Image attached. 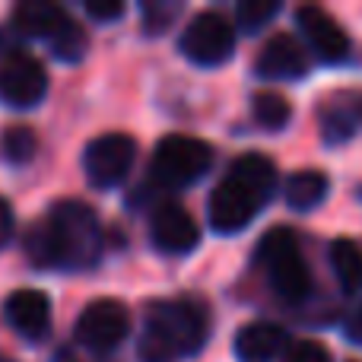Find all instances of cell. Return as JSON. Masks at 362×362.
Here are the masks:
<instances>
[{"mask_svg": "<svg viewBox=\"0 0 362 362\" xmlns=\"http://www.w3.org/2000/svg\"><path fill=\"white\" fill-rule=\"evenodd\" d=\"M25 251L35 267L89 270L102 257V226L83 200H57L51 213L25 235Z\"/></svg>", "mask_w": 362, "mask_h": 362, "instance_id": "obj_1", "label": "cell"}, {"mask_svg": "<svg viewBox=\"0 0 362 362\" xmlns=\"http://www.w3.org/2000/svg\"><path fill=\"white\" fill-rule=\"evenodd\" d=\"M276 191V165L264 153H245L229 165V175L210 194L206 216L223 235L245 229Z\"/></svg>", "mask_w": 362, "mask_h": 362, "instance_id": "obj_2", "label": "cell"}, {"mask_svg": "<svg viewBox=\"0 0 362 362\" xmlns=\"http://www.w3.org/2000/svg\"><path fill=\"white\" fill-rule=\"evenodd\" d=\"M210 312L197 299H163L146 308L140 334V362H178L204 350Z\"/></svg>", "mask_w": 362, "mask_h": 362, "instance_id": "obj_3", "label": "cell"}, {"mask_svg": "<svg viewBox=\"0 0 362 362\" xmlns=\"http://www.w3.org/2000/svg\"><path fill=\"white\" fill-rule=\"evenodd\" d=\"M257 264L264 267L270 286L286 302H305L312 296V270L302 257L299 238L286 226H274L257 242Z\"/></svg>", "mask_w": 362, "mask_h": 362, "instance_id": "obj_4", "label": "cell"}, {"mask_svg": "<svg viewBox=\"0 0 362 362\" xmlns=\"http://www.w3.org/2000/svg\"><path fill=\"white\" fill-rule=\"evenodd\" d=\"M213 165V150L210 144L197 137H185V134H172L163 137L153 150L150 163V178L159 187H187L197 178L206 175V169Z\"/></svg>", "mask_w": 362, "mask_h": 362, "instance_id": "obj_5", "label": "cell"}, {"mask_svg": "<svg viewBox=\"0 0 362 362\" xmlns=\"http://www.w3.org/2000/svg\"><path fill=\"white\" fill-rule=\"evenodd\" d=\"M181 54L200 67H219L235 51V25L223 13H200L185 25L178 38Z\"/></svg>", "mask_w": 362, "mask_h": 362, "instance_id": "obj_6", "label": "cell"}, {"mask_svg": "<svg viewBox=\"0 0 362 362\" xmlns=\"http://www.w3.org/2000/svg\"><path fill=\"white\" fill-rule=\"evenodd\" d=\"M134 159H137V144L127 134H102L83 153V172L95 187H118L131 175Z\"/></svg>", "mask_w": 362, "mask_h": 362, "instance_id": "obj_7", "label": "cell"}, {"mask_svg": "<svg viewBox=\"0 0 362 362\" xmlns=\"http://www.w3.org/2000/svg\"><path fill=\"white\" fill-rule=\"evenodd\" d=\"M131 331V312L118 299H95L76 318V340L93 353H108L124 344Z\"/></svg>", "mask_w": 362, "mask_h": 362, "instance_id": "obj_8", "label": "cell"}, {"mask_svg": "<svg viewBox=\"0 0 362 362\" xmlns=\"http://www.w3.org/2000/svg\"><path fill=\"white\" fill-rule=\"evenodd\" d=\"M48 93V74L42 61L25 51H10L0 61V99L13 108H32Z\"/></svg>", "mask_w": 362, "mask_h": 362, "instance_id": "obj_9", "label": "cell"}, {"mask_svg": "<svg viewBox=\"0 0 362 362\" xmlns=\"http://www.w3.org/2000/svg\"><path fill=\"white\" fill-rule=\"evenodd\" d=\"M296 23H299L302 38L308 42V48L315 51L318 61L340 64L350 57V35L327 10H321V6H299L296 10Z\"/></svg>", "mask_w": 362, "mask_h": 362, "instance_id": "obj_10", "label": "cell"}, {"mask_svg": "<svg viewBox=\"0 0 362 362\" xmlns=\"http://www.w3.org/2000/svg\"><path fill=\"white\" fill-rule=\"evenodd\" d=\"M150 238L165 255H187V251L197 248L200 229L185 206L175 204V200H165L150 216Z\"/></svg>", "mask_w": 362, "mask_h": 362, "instance_id": "obj_11", "label": "cell"}, {"mask_svg": "<svg viewBox=\"0 0 362 362\" xmlns=\"http://www.w3.org/2000/svg\"><path fill=\"white\" fill-rule=\"evenodd\" d=\"M4 321L25 340H42L51 327V299L42 289H16L4 302Z\"/></svg>", "mask_w": 362, "mask_h": 362, "instance_id": "obj_12", "label": "cell"}, {"mask_svg": "<svg viewBox=\"0 0 362 362\" xmlns=\"http://www.w3.org/2000/svg\"><path fill=\"white\" fill-rule=\"evenodd\" d=\"M257 76L264 80H302L308 74V54L293 35L280 32V35L267 38L255 61Z\"/></svg>", "mask_w": 362, "mask_h": 362, "instance_id": "obj_13", "label": "cell"}, {"mask_svg": "<svg viewBox=\"0 0 362 362\" xmlns=\"http://www.w3.org/2000/svg\"><path fill=\"white\" fill-rule=\"evenodd\" d=\"M289 334L280 325L270 321H255L245 325L235 337V353L242 362H274L276 356H286Z\"/></svg>", "mask_w": 362, "mask_h": 362, "instance_id": "obj_14", "label": "cell"}, {"mask_svg": "<svg viewBox=\"0 0 362 362\" xmlns=\"http://www.w3.org/2000/svg\"><path fill=\"white\" fill-rule=\"evenodd\" d=\"M67 10L51 0H23V4L13 10L10 25L25 38H54L57 29L67 23Z\"/></svg>", "mask_w": 362, "mask_h": 362, "instance_id": "obj_15", "label": "cell"}, {"mask_svg": "<svg viewBox=\"0 0 362 362\" xmlns=\"http://www.w3.org/2000/svg\"><path fill=\"white\" fill-rule=\"evenodd\" d=\"M331 267L346 293H362V245L353 238H337L331 245Z\"/></svg>", "mask_w": 362, "mask_h": 362, "instance_id": "obj_16", "label": "cell"}, {"mask_svg": "<svg viewBox=\"0 0 362 362\" xmlns=\"http://www.w3.org/2000/svg\"><path fill=\"white\" fill-rule=\"evenodd\" d=\"M327 197V178L325 172H296V175H289L286 181V204L293 206V210H315V206L321 204V200Z\"/></svg>", "mask_w": 362, "mask_h": 362, "instance_id": "obj_17", "label": "cell"}, {"mask_svg": "<svg viewBox=\"0 0 362 362\" xmlns=\"http://www.w3.org/2000/svg\"><path fill=\"white\" fill-rule=\"evenodd\" d=\"M86 48H89V35L76 19H67V23L57 29V35L51 38V51H54V57L64 64L83 61V57H86Z\"/></svg>", "mask_w": 362, "mask_h": 362, "instance_id": "obj_18", "label": "cell"}, {"mask_svg": "<svg viewBox=\"0 0 362 362\" xmlns=\"http://www.w3.org/2000/svg\"><path fill=\"white\" fill-rule=\"evenodd\" d=\"M251 115H255V121L261 127L280 131V127H286L289 118H293V105L276 93H257L255 102H251Z\"/></svg>", "mask_w": 362, "mask_h": 362, "instance_id": "obj_19", "label": "cell"}, {"mask_svg": "<svg viewBox=\"0 0 362 362\" xmlns=\"http://www.w3.org/2000/svg\"><path fill=\"white\" fill-rule=\"evenodd\" d=\"M35 150H38L35 134H32L29 127H23V124L6 127L4 137H0V153H4V159L6 163H13V165L29 163V159L35 156Z\"/></svg>", "mask_w": 362, "mask_h": 362, "instance_id": "obj_20", "label": "cell"}, {"mask_svg": "<svg viewBox=\"0 0 362 362\" xmlns=\"http://www.w3.org/2000/svg\"><path fill=\"white\" fill-rule=\"evenodd\" d=\"M276 13H280V4H276V0H242V4L235 6V23L242 32L255 35V32H261L264 25L276 16Z\"/></svg>", "mask_w": 362, "mask_h": 362, "instance_id": "obj_21", "label": "cell"}, {"mask_svg": "<svg viewBox=\"0 0 362 362\" xmlns=\"http://www.w3.org/2000/svg\"><path fill=\"white\" fill-rule=\"evenodd\" d=\"M321 124H325V137L331 140V144H337V140H346L353 131H356V118H353L346 108L334 105L325 112V118H321Z\"/></svg>", "mask_w": 362, "mask_h": 362, "instance_id": "obj_22", "label": "cell"}, {"mask_svg": "<svg viewBox=\"0 0 362 362\" xmlns=\"http://www.w3.org/2000/svg\"><path fill=\"white\" fill-rule=\"evenodd\" d=\"M181 6L169 4V0H150L144 4V19H146V32H163L165 25H172V19L178 16Z\"/></svg>", "mask_w": 362, "mask_h": 362, "instance_id": "obj_23", "label": "cell"}, {"mask_svg": "<svg viewBox=\"0 0 362 362\" xmlns=\"http://www.w3.org/2000/svg\"><path fill=\"white\" fill-rule=\"evenodd\" d=\"M283 362H331V353L318 340H296V344H289Z\"/></svg>", "mask_w": 362, "mask_h": 362, "instance_id": "obj_24", "label": "cell"}, {"mask_svg": "<svg viewBox=\"0 0 362 362\" xmlns=\"http://www.w3.org/2000/svg\"><path fill=\"white\" fill-rule=\"evenodd\" d=\"M86 13L93 19L108 23V19H118L121 13H124V4H121V0H86Z\"/></svg>", "mask_w": 362, "mask_h": 362, "instance_id": "obj_25", "label": "cell"}, {"mask_svg": "<svg viewBox=\"0 0 362 362\" xmlns=\"http://www.w3.org/2000/svg\"><path fill=\"white\" fill-rule=\"evenodd\" d=\"M13 232H16V216H13V206L0 197V248H6V245H10Z\"/></svg>", "mask_w": 362, "mask_h": 362, "instance_id": "obj_26", "label": "cell"}, {"mask_svg": "<svg viewBox=\"0 0 362 362\" xmlns=\"http://www.w3.org/2000/svg\"><path fill=\"white\" fill-rule=\"evenodd\" d=\"M346 337H350L353 344H362V305L350 315V321H346Z\"/></svg>", "mask_w": 362, "mask_h": 362, "instance_id": "obj_27", "label": "cell"}, {"mask_svg": "<svg viewBox=\"0 0 362 362\" xmlns=\"http://www.w3.org/2000/svg\"><path fill=\"white\" fill-rule=\"evenodd\" d=\"M57 362H76V359L70 356V350H61V353H57Z\"/></svg>", "mask_w": 362, "mask_h": 362, "instance_id": "obj_28", "label": "cell"}, {"mask_svg": "<svg viewBox=\"0 0 362 362\" xmlns=\"http://www.w3.org/2000/svg\"><path fill=\"white\" fill-rule=\"evenodd\" d=\"M0 362H13L10 356H6V353H0Z\"/></svg>", "mask_w": 362, "mask_h": 362, "instance_id": "obj_29", "label": "cell"}]
</instances>
